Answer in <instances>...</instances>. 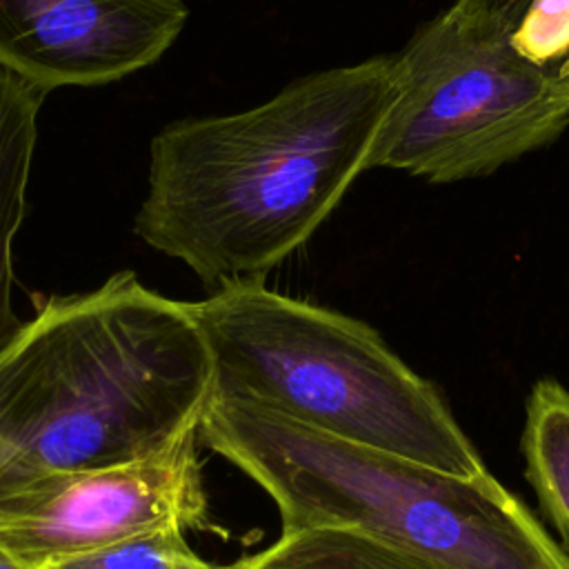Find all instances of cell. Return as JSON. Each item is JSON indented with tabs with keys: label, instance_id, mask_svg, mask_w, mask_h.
<instances>
[{
	"label": "cell",
	"instance_id": "1",
	"mask_svg": "<svg viewBox=\"0 0 569 569\" xmlns=\"http://www.w3.org/2000/svg\"><path fill=\"white\" fill-rule=\"evenodd\" d=\"M393 56L302 76L231 116L164 124L136 233L209 284L262 280L369 169L393 100Z\"/></svg>",
	"mask_w": 569,
	"mask_h": 569
},
{
	"label": "cell",
	"instance_id": "2",
	"mask_svg": "<svg viewBox=\"0 0 569 569\" xmlns=\"http://www.w3.org/2000/svg\"><path fill=\"white\" fill-rule=\"evenodd\" d=\"M211 396L193 302L133 271L53 296L0 347V498L156 453L200 427Z\"/></svg>",
	"mask_w": 569,
	"mask_h": 569
},
{
	"label": "cell",
	"instance_id": "3",
	"mask_svg": "<svg viewBox=\"0 0 569 569\" xmlns=\"http://www.w3.org/2000/svg\"><path fill=\"white\" fill-rule=\"evenodd\" d=\"M198 436L276 502L282 531L353 529L447 569H569L489 471L447 473L238 400H211Z\"/></svg>",
	"mask_w": 569,
	"mask_h": 569
},
{
	"label": "cell",
	"instance_id": "4",
	"mask_svg": "<svg viewBox=\"0 0 569 569\" xmlns=\"http://www.w3.org/2000/svg\"><path fill=\"white\" fill-rule=\"evenodd\" d=\"M211 400H238L447 473L487 467L440 393L369 325L264 287H220L193 302Z\"/></svg>",
	"mask_w": 569,
	"mask_h": 569
},
{
	"label": "cell",
	"instance_id": "5",
	"mask_svg": "<svg viewBox=\"0 0 569 569\" xmlns=\"http://www.w3.org/2000/svg\"><path fill=\"white\" fill-rule=\"evenodd\" d=\"M391 76L393 100L369 169L429 182L482 178L569 127V73L547 71L509 36L487 33L451 9L393 56Z\"/></svg>",
	"mask_w": 569,
	"mask_h": 569
},
{
	"label": "cell",
	"instance_id": "6",
	"mask_svg": "<svg viewBox=\"0 0 569 569\" xmlns=\"http://www.w3.org/2000/svg\"><path fill=\"white\" fill-rule=\"evenodd\" d=\"M196 440L191 429L144 458L53 476L0 498V547L42 569L149 531L207 527Z\"/></svg>",
	"mask_w": 569,
	"mask_h": 569
},
{
	"label": "cell",
	"instance_id": "7",
	"mask_svg": "<svg viewBox=\"0 0 569 569\" xmlns=\"http://www.w3.org/2000/svg\"><path fill=\"white\" fill-rule=\"evenodd\" d=\"M187 18L182 0H0V64L47 91L100 87L158 62Z\"/></svg>",
	"mask_w": 569,
	"mask_h": 569
},
{
	"label": "cell",
	"instance_id": "8",
	"mask_svg": "<svg viewBox=\"0 0 569 569\" xmlns=\"http://www.w3.org/2000/svg\"><path fill=\"white\" fill-rule=\"evenodd\" d=\"M47 89L0 64V347L20 329L13 311V238L27 211V184Z\"/></svg>",
	"mask_w": 569,
	"mask_h": 569
},
{
	"label": "cell",
	"instance_id": "9",
	"mask_svg": "<svg viewBox=\"0 0 569 569\" xmlns=\"http://www.w3.org/2000/svg\"><path fill=\"white\" fill-rule=\"evenodd\" d=\"M525 478L569 556V391L553 378L533 385L520 440Z\"/></svg>",
	"mask_w": 569,
	"mask_h": 569
},
{
	"label": "cell",
	"instance_id": "10",
	"mask_svg": "<svg viewBox=\"0 0 569 569\" xmlns=\"http://www.w3.org/2000/svg\"><path fill=\"white\" fill-rule=\"evenodd\" d=\"M224 569H447L416 553L340 527L282 531L267 549Z\"/></svg>",
	"mask_w": 569,
	"mask_h": 569
},
{
	"label": "cell",
	"instance_id": "11",
	"mask_svg": "<svg viewBox=\"0 0 569 569\" xmlns=\"http://www.w3.org/2000/svg\"><path fill=\"white\" fill-rule=\"evenodd\" d=\"M42 569H224L202 560L182 529H158Z\"/></svg>",
	"mask_w": 569,
	"mask_h": 569
},
{
	"label": "cell",
	"instance_id": "12",
	"mask_svg": "<svg viewBox=\"0 0 569 569\" xmlns=\"http://www.w3.org/2000/svg\"><path fill=\"white\" fill-rule=\"evenodd\" d=\"M536 0H456L449 9L465 22L498 36H513Z\"/></svg>",
	"mask_w": 569,
	"mask_h": 569
},
{
	"label": "cell",
	"instance_id": "13",
	"mask_svg": "<svg viewBox=\"0 0 569 569\" xmlns=\"http://www.w3.org/2000/svg\"><path fill=\"white\" fill-rule=\"evenodd\" d=\"M556 20H558V24L562 29V36H565L567 44H569V0H558V4H556Z\"/></svg>",
	"mask_w": 569,
	"mask_h": 569
},
{
	"label": "cell",
	"instance_id": "14",
	"mask_svg": "<svg viewBox=\"0 0 569 569\" xmlns=\"http://www.w3.org/2000/svg\"><path fill=\"white\" fill-rule=\"evenodd\" d=\"M0 569H33V567L22 565L20 560H16L11 553H7V551L0 547Z\"/></svg>",
	"mask_w": 569,
	"mask_h": 569
}]
</instances>
